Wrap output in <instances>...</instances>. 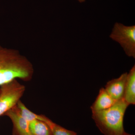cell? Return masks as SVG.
<instances>
[{
	"label": "cell",
	"instance_id": "6da1fadb",
	"mask_svg": "<svg viewBox=\"0 0 135 135\" xmlns=\"http://www.w3.org/2000/svg\"><path fill=\"white\" fill-rule=\"evenodd\" d=\"M33 73L32 63L19 51L0 45V86L17 79L29 81Z\"/></svg>",
	"mask_w": 135,
	"mask_h": 135
},
{
	"label": "cell",
	"instance_id": "7a4b0ae2",
	"mask_svg": "<svg viewBox=\"0 0 135 135\" xmlns=\"http://www.w3.org/2000/svg\"><path fill=\"white\" fill-rule=\"evenodd\" d=\"M128 105L123 98L110 108L92 113L97 127L104 135H122L125 132L123 121Z\"/></svg>",
	"mask_w": 135,
	"mask_h": 135
},
{
	"label": "cell",
	"instance_id": "3957f363",
	"mask_svg": "<svg viewBox=\"0 0 135 135\" xmlns=\"http://www.w3.org/2000/svg\"><path fill=\"white\" fill-rule=\"evenodd\" d=\"M0 116L16 106L26 90L17 79L0 86Z\"/></svg>",
	"mask_w": 135,
	"mask_h": 135
},
{
	"label": "cell",
	"instance_id": "277c9868",
	"mask_svg": "<svg viewBox=\"0 0 135 135\" xmlns=\"http://www.w3.org/2000/svg\"><path fill=\"white\" fill-rule=\"evenodd\" d=\"M109 36L120 45L127 56L135 58V25L126 26L116 22Z\"/></svg>",
	"mask_w": 135,
	"mask_h": 135
},
{
	"label": "cell",
	"instance_id": "5b68a950",
	"mask_svg": "<svg viewBox=\"0 0 135 135\" xmlns=\"http://www.w3.org/2000/svg\"><path fill=\"white\" fill-rule=\"evenodd\" d=\"M16 106L4 114L8 116L12 121L13 125L12 135H31L29 131V122L20 115Z\"/></svg>",
	"mask_w": 135,
	"mask_h": 135
},
{
	"label": "cell",
	"instance_id": "8992f818",
	"mask_svg": "<svg viewBox=\"0 0 135 135\" xmlns=\"http://www.w3.org/2000/svg\"><path fill=\"white\" fill-rule=\"evenodd\" d=\"M127 74L124 73L118 78L109 81L105 85V89L116 101L123 98Z\"/></svg>",
	"mask_w": 135,
	"mask_h": 135
},
{
	"label": "cell",
	"instance_id": "52a82bcc",
	"mask_svg": "<svg viewBox=\"0 0 135 135\" xmlns=\"http://www.w3.org/2000/svg\"><path fill=\"white\" fill-rule=\"evenodd\" d=\"M117 101L111 97L105 88H101L96 100L90 107L92 113L109 109Z\"/></svg>",
	"mask_w": 135,
	"mask_h": 135
},
{
	"label": "cell",
	"instance_id": "ba28073f",
	"mask_svg": "<svg viewBox=\"0 0 135 135\" xmlns=\"http://www.w3.org/2000/svg\"><path fill=\"white\" fill-rule=\"evenodd\" d=\"M123 99L129 105L135 104V65L127 74Z\"/></svg>",
	"mask_w": 135,
	"mask_h": 135
},
{
	"label": "cell",
	"instance_id": "9c48e42d",
	"mask_svg": "<svg viewBox=\"0 0 135 135\" xmlns=\"http://www.w3.org/2000/svg\"><path fill=\"white\" fill-rule=\"evenodd\" d=\"M29 128L31 135H52L48 125L39 120H35L29 122Z\"/></svg>",
	"mask_w": 135,
	"mask_h": 135
},
{
	"label": "cell",
	"instance_id": "30bf717a",
	"mask_svg": "<svg viewBox=\"0 0 135 135\" xmlns=\"http://www.w3.org/2000/svg\"><path fill=\"white\" fill-rule=\"evenodd\" d=\"M16 107L17 110L20 115L29 123L31 121L36 119L44 122L47 118L42 114L40 115L34 113L27 109L21 100L18 101Z\"/></svg>",
	"mask_w": 135,
	"mask_h": 135
},
{
	"label": "cell",
	"instance_id": "8fae6325",
	"mask_svg": "<svg viewBox=\"0 0 135 135\" xmlns=\"http://www.w3.org/2000/svg\"><path fill=\"white\" fill-rule=\"evenodd\" d=\"M50 128L52 135H77V133L69 130L53 122L49 118L45 121Z\"/></svg>",
	"mask_w": 135,
	"mask_h": 135
},
{
	"label": "cell",
	"instance_id": "7c38bea8",
	"mask_svg": "<svg viewBox=\"0 0 135 135\" xmlns=\"http://www.w3.org/2000/svg\"><path fill=\"white\" fill-rule=\"evenodd\" d=\"M122 135H133L132 134H129V133H126V132H124V133H123V134H122Z\"/></svg>",
	"mask_w": 135,
	"mask_h": 135
},
{
	"label": "cell",
	"instance_id": "4fadbf2b",
	"mask_svg": "<svg viewBox=\"0 0 135 135\" xmlns=\"http://www.w3.org/2000/svg\"><path fill=\"white\" fill-rule=\"evenodd\" d=\"M80 3L84 2L86 1V0H77Z\"/></svg>",
	"mask_w": 135,
	"mask_h": 135
},
{
	"label": "cell",
	"instance_id": "5bb4252c",
	"mask_svg": "<svg viewBox=\"0 0 135 135\" xmlns=\"http://www.w3.org/2000/svg\"></svg>",
	"mask_w": 135,
	"mask_h": 135
}]
</instances>
